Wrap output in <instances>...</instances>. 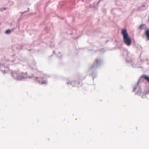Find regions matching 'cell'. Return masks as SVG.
<instances>
[{
	"label": "cell",
	"instance_id": "obj_1",
	"mask_svg": "<svg viewBox=\"0 0 149 149\" xmlns=\"http://www.w3.org/2000/svg\"><path fill=\"white\" fill-rule=\"evenodd\" d=\"M122 34H123V39L125 41V42L127 44V45H130L131 43V40L129 38L128 34L127 33V31L126 30H123L122 31Z\"/></svg>",
	"mask_w": 149,
	"mask_h": 149
}]
</instances>
